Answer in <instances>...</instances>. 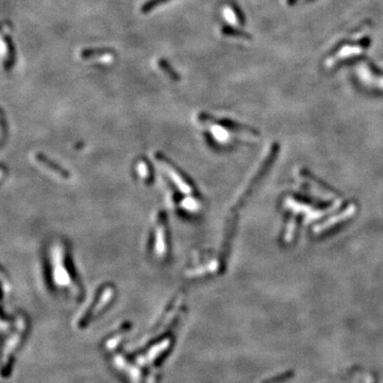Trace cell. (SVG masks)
Instances as JSON below:
<instances>
[{
	"label": "cell",
	"instance_id": "cell-1",
	"mask_svg": "<svg viewBox=\"0 0 383 383\" xmlns=\"http://www.w3.org/2000/svg\"><path fill=\"white\" fill-rule=\"evenodd\" d=\"M48 256L50 280L53 287L59 291L68 293L75 299L81 296L82 289L76 278L66 244L56 240L50 246Z\"/></svg>",
	"mask_w": 383,
	"mask_h": 383
},
{
	"label": "cell",
	"instance_id": "cell-2",
	"mask_svg": "<svg viewBox=\"0 0 383 383\" xmlns=\"http://www.w3.org/2000/svg\"><path fill=\"white\" fill-rule=\"evenodd\" d=\"M156 161L159 167L161 168V171H163V173L167 177L169 182H171L175 186V189L179 191V193L182 194L184 197H186V196L196 195V190L192 182L184 176L183 173L180 172V169H178V167L169 161L166 157H164L161 154H158L156 155Z\"/></svg>",
	"mask_w": 383,
	"mask_h": 383
},
{
	"label": "cell",
	"instance_id": "cell-3",
	"mask_svg": "<svg viewBox=\"0 0 383 383\" xmlns=\"http://www.w3.org/2000/svg\"><path fill=\"white\" fill-rule=\"evenodd\" d=\"M150 250L155 258L163 260L168 253V230L164 212H160L156 217L151 235Z\"/></svg>",
	"mask_w": 383,
	"mask_h": 383
},
{
	"label": "cell",
	"instance_id": "cell-4",
	"mask_svg": "<svg viewBox=\"0 0 383 383\" xmlns=\"http://www.w3.org/2000/svg\"><path fill=\"white\" fill-rule=\"evenodd\" d=\"M114 296H115V288L113 284H110V283L104 284L103 287H101V289L98 290L95 299L93 300L90 307L83 312L82 316L78 320L79 325L85 326L90 323L94 317H96L98 314L101 313V312L106 308V306H108L113 300Z\"/></svg>",
	"mask_w": 383,
	"mask_h": 383
},
{
	"label": "cell",
	"instance_id": "cell-5",
	"mask_svg": "<svg viewBox=\"0 0 383 383\" xmlns=\"http://www.w3.org/2000/svg\"><path fill=\"white\" fill-rule=\"evenodd\" d=\"M34 159H35V163H37L41 168L45 169V172L51 174L52 176L63 178V179H67V178L69 177L68 173L65 171V169H63L61 166L50 161V160L44 155L37 154L34 156Z\"/></svg>",
	"mask_w": 383,
	"mask_h": 383
},
{
	"label": "cell",
	"instance_id": "cell-6",
	"mask_svg": "<svg viewBox=\"0 0 383 383\" xmlns=\"http://www.w3.org/2000/svg\"><path fill=\"white\" fill-rule=\"evenodd\" d=\"M135 174L137 179H139L142 183L149 184L153 181V173H151L150 166L143 158L138 159L135 162Z\"/></svg>",
	"mask_w": 383,
	"mask_h": 383
},
{
	"label": "cell",
	"instance_id": "cell-7",
	"mask_svg": "<svg viewBox=\"0 0 383 383\" xmlns=\"http://www.w3.org/2000/svg\"><path fill=\"white\" fill-rule=\"evenodd\" d=\"M4 42H5V45L7 47V58H6L4 66H5V69L7 70V72H9V70L12 69V67L15 64L16 50H15L14 43H13L11 37H9L8 34L4 35Z\"/></svg>",
	"mask_w": 383,
	"mask_h": 383
},
{
	"label": "cell",
	"instance_id": "cell-8",
	"mask_svg": "<svg viewBox=\"0 0 383 383\" xmlns=\"http://www.w3.org/2000/svg\"><path fill=\"white\" fill-rule=\"evenodd\" d=\"M114 55V50L110 48H104V47H97V48H86L81 51V58L84 60L88 59H94L98 57H106L109 56L111 57Z\"/></svg>",
	"mask_w": 383,
	"mask_h": 383
},
{
	"label": "cell",
	"instance_id": "cell-9",
	"mask_svg": "<svg viewBox=\"0 0 383 383\" xmlns=\"http://www.w3.org/2000/svg\"><path fill=\"white\" fill-rule=\"evenodd\" d=\"M158 65L168 76V78H171L173 80V81H176V82L180 81V75L176 72V70L173 68V66L171 65V63H169L166 59H163V58L159 59Z\"/></svg>",
	"mask_w": 383,
	"mask_h": 383
},
{
	"label": "cell",
	"instance_id": "cell-10",
	"mask_svg": "<svg viewBox=\"0 0 383 383\" xmlns=\"http://www.w3.org/2000/svg\"><path fill=\"white\" fill-rule=\"evenodd\" d=\"M168 2H171V0H147V2L145 4H143V6L141 7V12L144 13V14L149 13L150 11L155 10L157 7L164 5Z\"/></svg>",
	"mask_w": 383,
	"mask_h": 383
}]
</instances>
